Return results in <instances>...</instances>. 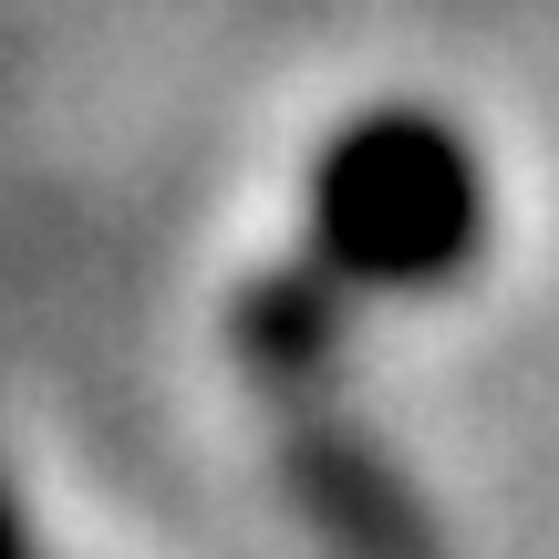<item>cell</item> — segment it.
Returning <instances> with one entry per match:
<instances>
[{"label": "cell", "mask_w": 559, "mask_h": 559, "mask_svg": "<svg viewBox=\"0 0 559 559\" xmlns=\"http://www.w3.org/2000/svg\"><path fill=\"white\" fill-rule=\"evenodd\" d=\"M300 218L342 290H445L487 249V166L436 104H362L321 135Z\"/></svg>", "instance_id": "1"}, {"label": "cell", "mask_w": 559, "mask_h": 559, "mask_svg": "<svg viewBox=\"0 0 559 559\" xmlns=\"http://www.w3.org/2000/svg\"><path fill=\"white\" fill-rule=\"evenodd\" d=\"M332 290H342V280L332 270H280V280H260V290H249L239 300V353L249 362H260V373L270 383H311L321 373V353H332Z\"/></svg>", "instance_id": "2"}]
</instances>
